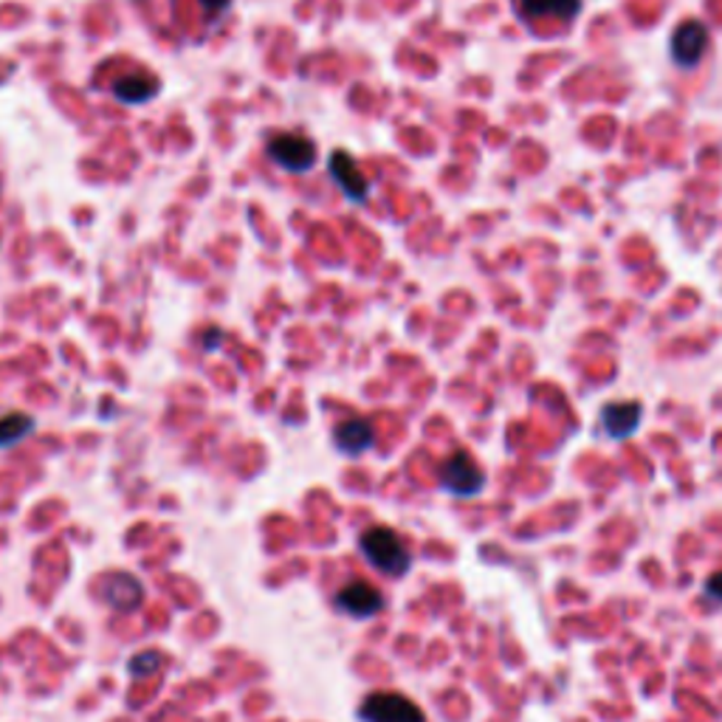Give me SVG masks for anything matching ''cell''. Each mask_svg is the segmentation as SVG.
<instances>
[{
	"label": "cell",
	"mask_w": 722,
	"mask_h": 722,
	"mask_svg": "<svg viewBox=\"0 0 722 722\" xmlns=\"http://www.w3.org/2000/svg\"><path fill=\"white\" fill-rule=\"evenodd\" d=\"M359 548L361 556L384 576H403L412 564V553L407 548V542L396 531L387 528V525H373V528L364 531L359 539Z\"/></svg>",
	"instance_id": "1"
},
{
	"label": "cell",
	"mask_w": 722,
	"mask_h": 722,
	"mask_svg": "<svg viewBox=\"0 0 722 722\" xmlns=\"http://www.w3.org/2000/svg\"><path fill=\"white\" fill-rule=\"evenodd\" d=\"M265 153H269V159L274 161L277 167H283L285 173L294 175L311 173V170L316 167V159H320L316 145H313L311 139H306V136H299V133H277V136H271Z\"/></svg>",
	"instance_id": "2"
},
{
	"label": "cell",
	"mask_w": 722,
	"mask_h": 722,
	"mask_svg": "<svg viewBox=\"0 0 722 722\" xmlns=\"http://www.w3.org/2000/svg\"><path fill=\"white\" fill-rule=\"evenodd\" d=\"M361 722H426L418 702L398 692H375L359 706Z\"/></svg>",
	"instance_id": "3"
},
{
	"label": "cell",
	"mask_w": 722,
	"mask_h": 722,
	"mask_svg": "<svg viewBox=\"0 0 722 722\" xmlns=\"http://www.w3.org/2000/svg\"><path fill=\"white\" fill-rule=\"evenodd\" d=\"M440 486L449 494H455V497H460V500H469V497H477L483 491L486 474H483V469H480L477 460L469 451H455L440 465Z\"/></svg>",
	"instance_id": "4"
},
{
	"label": "cell",
	"mask_w": 722,
	"mask_h": 722,
	"mask_svg": "<svg viewBox=\"0 0 722 722\" xmlns=\"http://www.w3.org/2000/svg\"><path fill=\"white\" fill-rule=\"evenodd\" d=\"M709 28L702 26L700 21H686L672 32V42H669V51H672V60L681 69H695L700 65V60L709 51Z\"/></svg>",
	"instance_id": "5"
},
{
	"label": "cell",
	"mask_w": 722,
	"mask_h": 722,
	"mask_svg": "<svg viewBox=\"0 0 722 722\" xmlns=\"http://www.w3.org/2000/svg\"><path fill=\"white\" fill-rule=\"evenodd\" d=\"M336 610L356 621L375 619V615L384 610V593L375 590L373 584L368 582L345 584V587L336 593Z\"/></svg>",
	"instance_id": "6"
},
{
	"label": "cell",
	"mask_w": 722,
	"mask_h": 722,
	"mask_svg": "<svg viewBox=\"0 0 722 722\" xmlns=\"http://www.w3.org/2000/svg\"><path fill=\"white\" fill-rule=\"evenodd\" d=\"M99 596H102L104 605L113 607L116 612H133L139 610L141 601H145V587L130 573H113V576L102 578Z\"/></svg>",
	"instance_id": "7"
},
{
	"label": "cell",
	"mask_w": 722,
	"mask_h": 722,
	"mask_svg": "<svg viewBox=\"0 0 722 722\" xmlns=\"http://www.w3.org/2000/svg\"><path fill=\"white\" fill-rule=\"evenodd\" d=\"M331 178L336 180V187L348 195L353 203H361L364 198H368L370 180H368V175L361 173L359 161H356L353 155L336 150V153L331 155Z\"/></svg>",
	"instance_id": "8"
},
{
	"label": "cell",
	"mask_w": 722,
	"mask_h": 722,
	"mask_svg": "<svg viewBox=\"0 0 722 722\" xmlns=\"http://www.w3.org/2000/svg\"><path fill=\"white\" fill-rule=\"evenodd\" d=\"M375 435L373 426L364 421V418H348V421H341L334 432V444L341 455H348V458H359L364 451L373 446Z\"/></svg>",
	"instance_id": "9"
},
{
	"label": "cell",
	"mask_w": 722,
	"mask_h": 722,
	"mask_svg": "<svg viewBox=\"0 0 722 722\" xmlns=\"http://www.w3.org/2000/svg\"><path fill=\"white\" fill-rule=\"evenodd\" d=\"M640 415H644V410H640L638 401H619L605 407L601 421H605V430L612 440H624L638 430Z\"/></svg>",
	"instance_id": "10"
},
{
	"label": "cell",
	"mask_w": 722,
	"mask_h": 722,
	"mask_svg": "<svg viewBox=\"0 0 722 722\" xmlns=\"http://www.w3.org/2000/svg\"><path fill=\"white\" fill-rule=\"evenodd\" d=\"M161 83L145 74H133V77H122L113 83V97L122 104H145L153 97H159Z\"/></svg>",
	"instance_id": "11"
},
{
	"label": "cell",
	"mask_w": 722,
	"mask_h": 722,
	"mask_svg": "<svg viewBox=\"0 0 722 722\" xmlns=\"http://www.w3.org/2000/svg\"><path fill=\"white\" fill-rule=\"evenodd\" d=\"M520 12L528 21H539V17H550V21H570L576 17L582 9V0H516Z\"/></svg>",
	"instance_id": "12"
},
{
	"label": "cell",
	"mask_w": 722,
	"mask_h": 722,
	"mask_svg": "<svg viewBox=\"0 0 722 722\" xmlns=\"http://www.w3.org/2000/svg\"><path fill=\"white\" fill-rule=\"evenodd\" d=\"M32 432H35V418L26 415V412H9V415L0 418V449L17 446Z\"/></svg>",
	"instance_id": "13"
},
{
	"label": "cell",
	"mask_w": 722,
	"mask_h": 722,
	"mask_svg": "<svg viewBox=\"0 0 722 722\" xmlns=\"http://www.w3.org/2000/svg\"><path fill=\"white\" fill-rule=\"evenodd\" d=\"M130 674L136 681H145V677H155V674L164 669V655L159 649H147V652H136L127 663Z\"/></svg>",
	"instance_id": "14"
},
{
	"label": "cell",
	"mask_w": 722,
	"mask_h": 722,
	"mask_svg": "<svg viewBox=\"0 0 722 722\" xmlns=\"http://www.w3.org/2000/svg\"><path fill=\"white\" fill-rule=\"evenodd\" d=\"M198 7H201V12L207 14V17H212V14L229 12L232 0H198Z\"/></svg>",
	"instance_id": "15"
},
{
	"label": "cell",
	"mask_w": 722,
	"mask_h": 722,
	"mask_svg": "<svg viewBox=\"0 0 722 722\" xmlns=\"http://www.w3.org/2000/svg\"><path fill=\"white\" fill-rule=\"evenodd\" d=\"M706 593H709L714 601H722V570H720V573H714L709 582H706Z\"/></svg>",
	"instance_id": "16"
}]
</instances>
